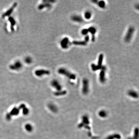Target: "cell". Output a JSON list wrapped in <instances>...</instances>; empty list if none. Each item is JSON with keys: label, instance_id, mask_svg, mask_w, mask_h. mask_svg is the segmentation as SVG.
Instances as JSON below:
<instances>
[{"label": "cell", "instance_id": "6", "mask_svg": "<svg viewBox=\"0 0 139 139\" xmlns=\"http://www.w3.org/2000/svg\"><path fill=\"white\" fill-rule=\"evenodd\" d=\"M60 44L63 49H66L69 48L70 45L71 43L68 37H64L61 41Z\"/></svg>", "mask_w": 139, "mask_h": 139}, {"label": "cell", "instance_id": "1", "mask_svg": "<svg viewBox=\"0 0 139 139\" xmlns=\"http://www.w3.org/2000/svg\"><path fill=\"white\" fill-rule=\"evenodd\" d=\"M58 72L60 75L65 76L70 80H75L76 78V76L75 74L71 72L64 68H60L58 70Z\"/></svg>", "mask_w": 139, "mask_h": 139}, {"label": "cell", "instance_id": "7", "mask_svg": "<svg viewBox=\"0 0 139 139\" xmlns=\"http://www.w3.org/2000/svg\"><path fill=\"white\" fill-rule=\"evenodd\" d=\"M22 64L20 61H16V62L9 66V69L13 71H18L22 69Z\"/></svg>", "mask_w": 139, "mask_h": 139}, {"label": "cell", "instance_id": "9", "mask_svg": "<svg viewBox=\"0 0 139 139\" xmlns=\"http://www.w3.org/2000/svg\"><path fill=\"white\" fill-rule=\"evenodd\" d=\"M90 123L89 121V118L87 115H85L82 117V122L79 125V127L80 128L82 127H86L87 128Z\"/></svg>", "mask_w": 139, "mask_h": 139}, {"label": "cell", "instance_id": "28", "mask_svg": "<svg viewBox=\"0 0 139 139\" xmlns=\"http://www.w3.org/2000/svg\"><path fill=\"white\" fill-rule=\"evenodd\" d=\"M135 7L136 9H137V10H139V4H136V5H135Z\"/></svg>", "mask_w": 139, "mask_h": 139}, {"label": "cell", "instance_id": "23", "mask_svg": "<svg viewBox=\"0 0 139 139\" xmlns=\"http://www.w3.org/2000/svg\"><path fill=\"white\" fill-rule=\"evenodd\" d=\"M99 115L100 117L102 118H105L107 116V113L105 110H101L99 112Z\"/></svg>", "mask_w": 139, "mask_h": 139}, {"label": "cell", "instance_id": "24", "mask_svg": "<svg viewBox=\"0 0 139 139\" xmlns=\"http://www.w3.org/2000/svg\"><path fill=\"white\" fill-rule=\"evenodd\" d=\"M24 62L27 64H30L32 62V59L30 57H27L24 59Z\"/></svg>", "mask_w": 139, "mask_h": 139}, {"label": "cell", "instance_id": "10", "mask_svg": "<svg viewBox=\"0 0 139 139\" xmlns=\"http://www.w3.org/2000/svg\"><path fill=\"white\" fill-rule=\"evenodd\" d=\"M35 74L38 77H41L44 75H49L50 73L49 71L47 70L39 69L36 70L35 71Z\"/></svg>", "mask_w": 139, "mask_h": 139}, {"label": "cell", "instance_id": "21", "mask_svg": "<svg viewBox=\"0 0 139 139\" xmlns=\"http://www.w3.org/2000/svg\"><path fill=\"white\" fill-rule=\"evenodd\" d=\"M91 69L93 72H96L97 71L99 70H101V69H102V67H99L97 64H91Z\"/></svg>", "mask_w": 139, "mask_h": 139}, {"label": "cell", "instance_id": "16", "mask_svg": "<svg viewBox=\"0 0 139 139\" xmlns=\"http://www.w3.org/2000/svg\"><path fill=\"white\" fill-rule=\"evenodd\" d=\"M104 54L102 53H101L99 54L98 57V61L97 64L100 67H102L103 66L102 63L104 60Z\"/></svg>", "mask_w": 139, "mask_h": 139}, {"label": "cell", "instance_id": "25", "mask_svg": "<svg viewBox=\"0 0 139 139\" xmlns=\"http://www.w3.org/2000/svg\"><path fill=\"white\" fill-rule=\"evenodd\" d=\"M81 34H82V35L86 36L88 35V34L89 33V31H88V30L87 29H82V31H81Z\"/></svg>", "mask_w": 139, "mask_h": 139}, {"label": "cell", "instance_id": "17", "mask_svg": "<svg viewBox=\"0 0 139 139\" xmlns=\"http://www.w3.org/2000/svg\"><path fill=\"white\" fill-rule=\"evenodd\" d=\"M72 43L75 45L82 46H84L87 44V43H86L84 41H72Z\"/></svg>", "mask_w": 139, "mask_h": 139}, {"label": "cell", "instance_id": "4", "mask_svg": "<svg viewBox=\"0 0 139 139\" xmlns=\"http://www.w3.org/2000/svg\"><path fill=\"white\" fill-rule=\"evenodd\" d=\"M99 74V80L100 82L104 84L106 82V67L105 66L103 65Z\"/></svg>", "mask_w": 139, "mask_h": 139}, {"label": "cell", "instance_id": "19", "mask_svg": "<svg viewBox=\"0 0 139 139\" xmlns=\"http://www.w3.org/2000/svg\"><path fill=\"white\" fill-rule=\"evenodd\" d=\"M92 13L90 11H86L84 14V17L85 19L89 20L92 17Z\"/></svg>", "mask_w": 139, "mask_h": 139}, {"label": "cell", "instance_id": "20", "mask_svg": "<svg viewBox=\"0 0 139 139\" xmlns=\"http://www.w3.org/2000/svg\"><path fill=\"white\" fill-rule=\"evenodd\" d=\"M97 5L101 9H105L106 7V3L104 0H99L97 3Z\"/></svg>", "mask_w": 139, "mask_h": 139}, {"label": "cell", "instance_id": "18", "mask_svg": "<svg viewBox=\"0 0 139 139\" xmlns=\"http://www.w3.org/2000/svg\"><path fill=\"white\" fill-rule=\"evenodd\" d=\"M121 136L118 134H111L106 138V139H120Z\"/></svg>", "mask_w": 139, "mask_h": 139}, {"label": "cell", "instance_id": "22", "mask_svg": "<svg viewBox=\"0 0 139 139\" xmlns=\"http://www.w3.org/2000/svg\"><path fill=\"white\" fill-rule=\"evenodd\" d=\"M138 138H139V130L138 128H136L134 131L133 137L129 138L128 139H138Z\"/></svg>", "mask_w": 139, "mask_h": 139}, {"label": "cell", "instance_id": "2", "mask_svg": "<svg viewBox=\"0 0 139 139\" xmlns=\"http://www.w3.org/2000/svg\"><path fill=\"white\" fill-rule=\"evenodd\" d=\"M55 2L53 0H43V3L39 4L37 8L39 10H41L44 8L50 9L52 7V3H54Z\"/></svg>", "mask_w": 139, "mask_h": 139}, {"label": "cell", "instance_id": "11", "mask_svg": "<svg viewBox=\"0 0 139 139\" xmlns=\"http://www.w3.org/2000/svg\"><path fill=\"white\" fill-rule=\"evenodd\" d=\"M89 32H90L91 34L92 37H91V41L92 42H94L96 39L95 37V34L97 32V29L94 26H90L87 29Z\"/></svg>", "mask_w": 139, "mask_h": 139}, {"label": "cell", "instance_id": "15", "mask_svg": "<svg viewBox=\"0 0 139 139\" xmlns=\"http://www.w3.org/2000/svg\"><path fill=\"white\" fill-rule=\"evenodd\" d=\"M128 94L130 97H131L132 98H137L138 97V93L133 90H130L128 91Z\"/></svg>", "mask_w": 139, "mask_h": 139}, {"label": "cell", "instance_id": "13", "mask_svg": "<svg viewBox=\"0 0 139 139\" xmlns=\"http://www.w3.org/2000/svg\"><path fill=\"white\" fill-rule=\"evenodd\" d=\"M8 21H9L10 24L11 29L12 31H14V26L16 24V21L14 18L12 17V16H9L8 17Z\"/></svg>", "mask_w": 139, "mask_h": 139}, {"label": "cell", "instance_id": "12", "mask_svg": "<svg viewBox=\"0 0 139 139\" xmlns=\"http://www.w3.org/2000/svg\"><path fill=\"white\" fill-rule=\"evenodd\" d=\"M71 20L77 23H81L84 22V20L82 16L79 15H74L71 17Z\"/></svg>", "mask_w": 139, "mask_h": 139}, {"label": "cell", "instance_id": "5", "mask_svg": "<svg viewBox=\"0 0 139 139\" xmlns=\"http://www.w3.org/2000/svg\"><path fill=\"white\" fill-rule=\"evenodd\" d=\"M82 92L84 95H86L89 92V81L86 78H84L82 80Z\"/></svg>", "mask_w": 139, "mask_h": 139}, {"label": "cell", "instance_id": "26", "mask_svg": "<svg viewBox=\"0 0 139 139\" xmlns=\"http://www.w3.org/2000/svg\"><path fill=\"white\" fill-rule=\"evenodd\" d=\"M90 40V37L88 35L85 36V38H84V41L86 42V43H87L88 42H89V41Z\"/></svg>", "mask_w": 139, "mask_h": 139}, {"label": "cell", "instance_id": "8", "mask_svg": "<svg viewBox=\"0 0 139 139\" xmlns=\"http://www.w3.org/2000/svg\"><path fill=\"white\" fill-rule=\"evenodd\" d=\"M17 2L13 4V5L11 6V7L9 8V9L7 10L5 12L3 13L2 15V18H5L6 17H9L11 15V14H12L13 11H14V9L17 7Z\"/></svg>", "mask_w": 139, "mask_h": 139}, {"label": "cell", "instance_id": "3", "mask_svg": "<svg viewBox=\"0 0 139 139\" xmlns=\"http://www.w3.org/2000/svg\"><path fill=\"white\" fill-rule=\"evenodd\" d=\"M134 31L135 28L133 26H130L129 27L124 38V41L126 42L129 43L131 41Z\"/></svg>", "mask_w": 139, "mask_h": 139}, {"label": "cell", "instance_id": "14", "mask_svg": "<svg viewBox=\"0 0 139 139\" xmlns=\"http://www.w3.org/2000/svg\"><path fill=\"white\" fill-rule=\"evenodd\" d=\"M52 85L53 87L55 88L57 90H61L62 88V86L61 85L59 82L56 80H54L52 81Z\"/></svg>", "mask_w": 139, "mask_h": 139}, {"label": "cell", "instance_id": "27", "mask_svg": "<svg viewBox=\"0 0 139 139\" xmlns=\"http://www.w3.org/2000/svg\"><path fill=\"white\" fill-rule=\"evenodd\" d=\"M91 2L94 4H97V3L98 2V0H92Z\"/></svg>", "mask_w": 139, "mask_h": 139}]
</instances>
